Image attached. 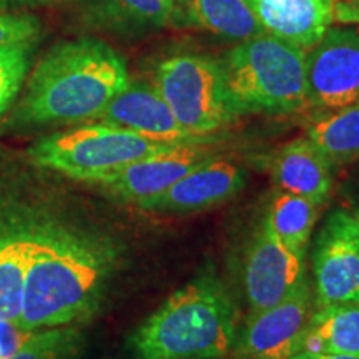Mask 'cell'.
<instances>
[{"instance_id":"cell-1","label":"cell","mask_w":359,"mask_h":359,"mask_svg":"<svg viewBox=\"0 0 359 359\" xmlns=\"http://www.w3.org/2000/svg\"><path fill=\"white\" fill-rule=\"evenodd\" d=\"M116 258L107 236L37 213L17 325L39 331L87 320L102 302Z\"/></svg>"},{"instance_id":"cell-2","label":"cell","mask_w":359,"mask_h":359,"mask_svg":"<svg viewBox=\"0 0 359 359\" xmlns=\"http://www.w3.org/2000/svg\"><path fill=\"white\" fill-rule=\"evenodd\" d=\"M130 83L125 58L92 37L57 43L35 67L19 107L24 123H79L98 118Z\"/></svg>"},{"instance_id":"cell-3","label":"cell","mask_w":359,"mask_h":359,"mask_svg":"<svg viewBox=\"0 0 359 359\" xmlns=\"http://www.w3.org/2000/svg\"><path fill=\"white\" fill-rule=\"evenodd\" d=\"M238 314L213 276H200L170 296L130 338L135 359H219L233 349Z\"/></svg>"},{"instance_id":"cell-4","label":"cell","mask_w":359,"mask_h":359,"mask_svg":"<svg viewBox=\"0 0 359 359\" xmlns=\"http://www.w3.org/2000/svg\"><path fill=\"white\" fill-rule=\"evenodd\" d=\"M238 115L293 114L306 109V52L269 34L238 42L218 58Z\"/></svg>"},{"instance_id":"cell-5","label":"cell","mask_w":359,"mask_h":359,"mask_svg":"<svg viewBox=\"0 0 359 359\" xmlns=\"http://www.w3.org/2000/svg\"><path fill=\"white\" fill-rule=\"evenodd\" d=\"M170 145L175 143L156 142L132 130L100 122L48 135L30 147L29 156L40 168L80 182L98 183Z\"/></svg>"},{"instance_id":"cell-6","label":"cell","mask_w":359,"mask_h":359,"mask_svg":"<svg viewBox=\"0 0 359 359\" xmlns=\"http://www.w3.org/2000/svg\"><path fill=\"white\" fill-rule=\"evenodd\" d=\"M154 87L193 137L210 138L238 115L218 60L206 55L180 53L165 58L155 70Z\"/></svg>"},{"instance_id":"cell-7","label":"cell","mask_w":359,"mask_h":359,"mask_svg":"<svg viewBox=\"0 0 359 359\" xmlns=\"http://www.w3.org/2000/svg\"><path fill=\"white\" fill-rule=\"evenodd\" d=\"M311 316V291L304 281L283 302L250 313L231 351L238 359L293 358L303 349Z\"/></svg>"},{"instance_id":"cell-8","label":"cell","mask_w":359,"mask_h":359,"mask_svg":"<svg viewBox=\"0 0 359 359\" xmlns=\"http://www.w3.org/2000/svg\"><path fill=\"white\" fill-rule=\"evenodd\" d=\"M308 105L320 111L359 103V32L330 27L306 52Z\"/></svg>"},{"instance_id":"cell-9","label":"cell","mask_w":359,"mask_h":359,"mask_svg":"<svg viewBox=\"0 0 359 359\" xmlns=\"http://www.w3.org/2000/svg\"><path fill=\"white\" fill-rule=\"evenodd\" d=\"M318 308L359 303V226L353 213L338 210L326 218L313 251Z\"/></svg>"},{"instance_id":"cell-10","label":"cell","mask_w":359,"mask_h":359,"mask_svg":"<svg viewBox=\"0 0 359 359\" xmlns=\"http://www.w3.org/2000/svg\"><path fill=\"white\" fill-rule=\"evenodd\" d=\"M304 281V255L283 243L264 218L250 241L243 266V285L251 313L283 302Z\"/></svg>"},{"instance_id":"cell-11","label":"cell","mask_w":359,"mask_h":359,"mask_svg":"<svg viewBox=\"0 0 359 359\" xmlns=\"http://www.w3.org/2000/svg\"><path fill=\"white\" fill-rule=\"evenodd\" d=\"M213 156L215 151L208 142L175 143L120 168L98 182V185L118 198L143 206Z\"/></svg>"},{"instance_id":"cell-12","label":"cell","mask_w":359,"mask_h":359,"mask_svg":"<svg viewBox=\"0 0 359 359\" xmlns=\"http://www.w3.org/2000/svg\"><path fill=\"white\" fill-rule=\"evenodd\" d=\"M98 120L114 127L132 130L156 142L190 143L210 140L193 137L178 123L154 83L130 82L118 95L114 97Z\"/></svg>"},{"instance_id":"cell-13","label":"cell","mask_w":359,"mask_h":359,"mask_svg":"<svg viewBox=\"0 0 359 359\" xmlns=\"http://www.w3.org/2000/svg\"><path fill=\"white\" fill-rule=\"evenodd\" d=\"M243 170L233 161L215 155L142 208L168 213L200 212L233 198L243 190Z\"/></svg>"},{"instance_id":"cell-14","label":"cell","mask_w":359,"mask_h":359,"mask_svg":"<svg viewBox=\"0 0 359 359\" xmlns=\"http://www.w3.org/2000/svg\"><path fill=\"white\" fill-rule=\"evenodd\" d=\"M37 212L0 205V320H19Z\"/></svg>"},{"instance_id":"cell-15","label":"cell","mask_w":359,"mask_h":359,"mask_svg":"<svg viewBox=\"0 0 359 359\" xmlns=\"http://www.w3.org/2000/svg\"><path fill=\"white\" fill-rule=\"evenodd\" d=\"M263 30L308 52L333 25L331 0H248Z\"/></svg>"},{"instance_id":"cell-16","label":"cell","mask_w":359,"mask_h":359,"mask_svg":"<svg viewBox=\"0 0 359 359\" xmlns=\"http://www.w3.org/2000/svg\"><path fill=\"white\" fill-rule=\"evenodd\" d=\"M269 173L281 191L303 196L320 206L333 187L331 163L309 138L285 143L269 156Z\"/></svg>"},{"instance_id":"cell-17","label":"cell","mask_w":359,"mask_h":359,"mask_svg":"<svg viewBox=\"0 0 359 359\" xmlns=\"http://www.w3.org/2000/svg\"><path fill=\"white\" fill-rule=\"evenodd\" d=\"M218 37L243 42L266 34L248 0H175V13Z\"/></svg>"},{"instance_id":"cell-18","label":"cell","mask_w":359,"mask_h":359,"mask_svg":"<svg viewBox=\"0 0 359 359\" xmlns=\"http://www.w3.org/2000/svg\"><path fill=\"white\" fill-rule=\"evenodd\" d=\"M302 351L359 354V303H334L313 311Z\"/></svg>"},{"instance_id":"cell-19","label":"cell","mask_w":359,"mask_h":359,"mask_svg":"<svg viewBox=\"0 0 359 359\" xmlns=\"http://www.w3.org/2000/svg\"><path fill=\"white\" fill-rule=\"evenodd\" d=\"M306 137L331 165L359 160V103L321 111L309 123Z\"/></svg>"},{"instance_id":"cell-20","label":"cell","mask_w":359,"mask_h":359,"mask_svg":"<svg viewBox=\"0 0 359 359\" xmlns=\"http://www.w3.org/2000/svg\"><path fill=\"white\" fill-rule=\"evenodd\" d=\"M318 218L314 201L281 191L269 206L266 222L275 235L296 253L306 255L308 241Z\"/></svg>"},{"instance_id":"cell-21","label":"cell","mask_w":359,"mask_h":359,"mask_svg":"<svg viewBox=\"0 0 359 359\" xmlns=\"http://www.w3.org/2000/svg\"><path fill=\"white\" fill-rule=\"evenodd\" d=\"M103 17L132 29H160L175 15V0H97Z\"/></svg>"},{"instance_id":"cell-22","label":"cell","mask_w":359,"mask_h":359,"mask_svg":"<svg viewBox=\"0 0 359 359\" xmlns=\"http://www.w3.org/2000/svg\"><path fill=\"white\" fill-rule=\"evenodd\" d=\"M79 333L74 327H48L32 336L8 359H70L77 349Z\"/></svg>"},{"instance_id":"cell-23","label":"cell","mask_w":359,"mask_h":359,"mask_svg":"<svg viewBox=\"0 0 359 359\" xmlns=\"http://www.w3.org/2000/svg\"><path fill=\"white\" fill-rule=\"evenodd\" d=\"M32 43H13L0 47V115L11 107L24 85L30 65Z\"/></svg>"},{"instance_id":"cell-24","label":"cell","mask_w":359,"mask_h":359,"mask_svg":"<svg viewBox=\"0 0 359 359\" xmlns=\"http://www.w3.org/2000/svg\"><path fill=\"white\" fill-rule=\"evenodd\" d=\"M40 34V22L32 15L0 13V47L2 45L35 42Z\"/></svg>"},{"instance_id":"cell-25","label":"cell","mask_w":359,"mask_h":359,"mask_svg":"<svg viewBox=\"0 0 359 359\" xmlns=\"http://www.w3.org/2000/svg\"><path fill=\"white\" fill-rule=\"evenodd\" d=\"M34 331H25L15 321L0 320V359H8L32 336Z\"/></svg>"},{"instance_id":"cell-26","label":"cell","mask_w":359,"mask_h":359,"mask_svg":"<svg viewBox=\"0 0 359 359\" xmlns=\"http://www.w3.org/2000/svg\"><path fill=\"white\" fill-rule=\"evenodd\" d=\"M333 22L343 25H359V0H343L333 4Z\"/></svg>"},{"instance_id":"cell-27","label":"cell","mask_w":359,"mask_h":359,"mask_svg":"<svg viewBox=\"0 0 359 359\" xmlns=\"http://www.w3.org/2000/svg\"><path fill=\"white\" fill-rule=\"evenodd\" d=\"M290 359H359V354H336V353H308L299 351Z\"/></svg>"},{"instance_id":"cell-28","label":"cell","mask_w":359,"mask_h":359,"mask_svg":"<svg viewBox=\"0 0 359 359\" xmlns=\"http://www.w3.org/2000/svg\"><path fill=\"white\" fill-rule=\"evenodd\" d=\"M47 0H0V11H8V8H24V7H37Z\"/></svg>"},{"instance_id":"cell-29","label":"cell","mask_w":359,"mask_h":359,"mask_svg":"<svg viewBox=\"0 0 359 359\" xmlns=\"http://www.w3.org/2000/svg\"><path fill=\"white\" fill-rule=\"evenodd\" d=\"M354 217H356V219H358V226H359V212L354 213Z\"/></svg>"},{"instance_id":"cell-30","label":"cell","mask_w":359,"mask_h":359,"mask_svg":"<svg viewBox=\"0 0 359 359\" xmlns=\"http://www.w3.org/2000/svg\"><path fill=\"white\" fill-rule=\"evenodd\" d=\"M331 2L336 4V2H343V0H331Z\"/></svg>"}]
</instances>
